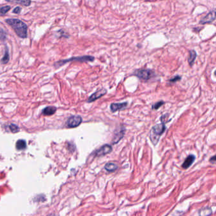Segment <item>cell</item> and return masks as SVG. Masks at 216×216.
<instances>
[{
	"mask_svg": "<svg viewBox=\"0 0 216 216\" xmlns=\"http://www.w3.org/2000/svg\"><path fill=\"white\" fill-rule=\"evenodd\" d=\"M5 22L14 29L19 37L22 39L27 37L28 27L24 22L17 18H7L5 20Z\"/></svg>",
	"mask_w": 216,
	"mask_h": 216,
	"instance_id": "obj_1",
	"label": "cell"
},
{
	"mask_svg": "<svg viewBox=\"0 0 216 216\" xmlns=\"http://www.w3.org/2000/svg\"><path fill=\"white\" fill-rule=\"evenodd\" d=\"M166 130V127L165 124L163 123L156 124L152 127V129L150 133V139L154 146L156 145L159 141L160 136L164 133Z\"/></svg>",
	"mask_w": 216,
	"mask_h": 216,
	"instance_id": "obj_2",
	"label": "cell"
},
{
	"mask_svg": "<svg viewBox=\"0 0 216 216\" xmlns=\"http://www.w3.org/2000/svg\"><path fill=\"white\" fill-rule=\"evenodd\" d=\"M95 60V57L92 56H78V57H73L67 60H63L58 61L56 64H59V66H62V65L67 63L70 61H80V62H93Z\"/></svg>",
	"mask_w": 216,
	"mask_h": 216,
	"instance_id": "obj_3",
	"label": "cell"
},
{
	"mask_svg": "<svg viewBox=\"0 0 216 216\" xmlns=\"http://www.w3.org/2000/svg\"><path fill=\"white\" fill-rule=\"evenodd\" d=\"M134 75L143 80H148L153 75V71L150 69H139L134 71Z\"/></svg>",
	"mask_w": 216,
	"mask_h": 216,
	"instance_id": "obj_4",
	"label": "cell"
},
{
	"mask_svg": "<svg viewBox=\"0 0 216 216\" xmlns=\"http://www.w3.org/2000/svg\"><path fill=\"white\" fill-rule=\"evenodd\" d=\"M82 121L81 116L79 115L72 116L67 120V125L69 128H76L79 126Z\"/></svg>",
	"mask_w": 216,
	"mask_h": 216,
	"instance_id": "obj_5",
	"label": "cell"
},
{
	"mask_svg": "<svg viewBox=\"0 0 216 216\" xmlns=\"http://www.w3.org/2000/svg\"><path fill=\"white\" fill-rule=\"evenodd\" d=\"M215 20V10L213 9L211 11H209L208 14L203 17L199 22V23L201 25L210 24L212 23Z\"/></svg>",
	"mask_w": 216,
	"mask_h": 216,
	"instance_id": "obj_6",
	"label": "cell"
},
{
	"mask_svg": "<svg viewBox=\"0 0 216 216\" xmlns=\"http://www.w3.org/2000/svg\"><path fill=\"white\" fill-rule=\"evenodd\" d=\"M112 151V147L109 144H105L102 146L100 149H97L94 152V155L96 157H101L110 154Z\"/></svg>",
	"mask_w": 216,
	"mask_h": 216,
	"instance_id": "obj_7",
	"label": "cell"
},
{
	"mask_svg": "<svg viewBox=\"0 0 216 216\" xmlns=\"http://www.w3.org/2000/svg\"><path fill=\"white\" fill-rule=\"evenodd\" d=\"M107 90L106 89H105V88H102L100 90H98L96 91L95 93H93L88 98L87 102L89 103L93 102L96 101L97 99H100V97H102L104 95H105L107 94Z\"/></svg>",
	"mask_w": 216,
	"mask_h": 216,
	"instance_id": "obj_8",
	"label": "cell"
},
{
	"mask_svg": "<svg viewBox=\"0 0 216 216\" xmlns=\"http://www.w3.org/2000/svg\"><path fill=\"white\" fill-rule=\"evenodd\" d=\"M128 105L127 102H121V103H112L110 105V110L112 112L114 113L117 111H120L125 109Z\"/></svg>",
	"mask_w": 216,
	"mask_h": 216,
	"instance_id": "obj_9",
	"label": "cell"
},
{
	"mask_svg": "<svg viewBox=\"0 0 216 216\" xmlns=\"http://www.w3.org/2000/svg\"><path fill=\"white\" fill-rule=\"evenodd\" d=\"M125 132H126V129L124 128H121L117 132H115V133H114V136L113 137L112 143L116 144L119 142L124 137V135H125Z\"/></svg>",
	"mask_w": 216,
	"mask_h": 216,
	"instance_id": "obj_10",
	"label": "cell"
},
{
	"mask_svg": "<svg viewBox=\"0 0 216 216\" xmlns=\"http://www.w3.org/2000/svg\"><path fill=\"white\" fill-rule=\"evenodd\" d=\"M195 161V156L193 154L189 155L185 160L184 162L182 163V167L184 169H188L192 165V164Z\"/></svg>",
	"mask_w": 216,
	"mask_h": 216,
	"instance_id": "obj_11",
	"label": "cell"
},
{
	"mask_svg": "<svg viewBox=\"0 0 216 216\" xmlns=\"http://www.w3.org/2000/svg\"><path fill=\"white\" fill-rule=\"evenodd\" d=\"M5 1L10 3L19 4L24 6H29L31 4V0H5Z\"/></svg>",
	"mask_w": 216,
	"mask_h": 216,
	"instance_id": "obj_12",
	"label": "cell"
},
{
	"mask_svg": "<svg viewBox=\"0 0 216 216\" xmlns=\"http://www.w3.org/2000/svg\"><path fill=\"white\" fill-rule=\"evenodd\" d=\"M56 108L53 106H48L43 110V114L45 116L53 115L56 112Z\"/></svg>",
	"mask_w": 216,
	"mask_h": 216,
	"instance_id": "obj_13",
	"label": "cell"
},
{
	"mask_svg": "<svg viewBox=\"0 0 216 216\" xmlns=\"http://www.w3.org/2000/svg\"><path fill=\"white\" fill-rule=\"evenodd\" d=\"M196 56H197V54H196V52L195 50L189 51L188 60V63L190 66H192V65L193 64V63L196 60Z\"/></svg>",
	"mask_w": 216,
	"mask_h": 216,
	"instance_id": "obj_14",
	"label": "cell"
},
{
	"mask_svg": "<svg viewBox=\"0 0 216 216\" xmlns=\"http://www.w3.org/2000/svg\"><path fill=\"white\" fill-rule=\"evenodd\" d=\"M117 168L118 166L117 165V164L112 162L107 163L105 166V169L108 172H114L117 169Z\"/></svg>",
	"mask_w": 216,
	"mask_h": 216,
	"instance_id": "obj_15",
	"label": "cell"
},
{
	"mask_svg": "<svg viewBox=\"0 0 216 216\" xmlns=\"http://www.w3.org/2000/svg\"><path fill=\"white\" fill-rule=\"evenodd\" d=\"M212 213V208L211 207H204L201 208L198 212L200 216H209Z\"/></svg>",
	"mask_w": 216,
	"mask_h": 216,
	"instance_id": "obj_16",
	"label": "cell"
},
{
	"mask_svg": "<svg viewBox=\"0 0 216 216\" xmlns=\"http://www.w3.org/2000/svg\"><path fill=\"white\" fill-rule=\"evenodd\" d=\"M10 60V55H9V50L7 47V45H5V54L2 59L1 62L2 64H6Z\"/></svg>",
	"mask_w": 216,
	"mask_h": 216,
	"instance_id": "obj_17",
	"label": "cell"
},
{
	"mask_svg": "<svg viewBox=\"0 0 216 216\" xmlns=\"http://www.w3.org/2000/svg\"><path fill=\"white\" fill-rule=\"evenodd\" d=\"M16 149L18 150H25L27 147L26 145V142L24 140H18L16 143Z\"/></svg>",
	"mask_w": 216,
	"mask_h": 216,
	"instance_id": "obj_18",
	"label": "cell"
},
{
	"mask_svg": "<svg viewBox=\"0 0 216 216\" xmlns=\"http://www.w3.org/2000/svg\"><path fill=\"white\" fill-rule=\"evenodd\" d=\"M11 10V6L9 5L3 6L0 7V16H4Z\"/></svg>",
	"mask_w": 216,
	"mask_h": 216,
	"instance_id": "obj_19",
	"label": "cell"
},
{
	"mask_svg": "<svg viewBox=\"0 0 216 216\" xmlns=\"http://www.w3.org/2000/svg\"><path fill=\"white\" fill-rule=\"evenodd\" d=\"M6 38H7V34L6 32L2 29L0 27V41H5Z\"/></svg>",
	"mask_w": 216,
	"mask_h": 216,
	"instance_id": "obj_20",
	"label": "cell"
},
{
	"mask_svg": "<svg viewBox=\"0 0 216 216\" xmlns=\"http://www.w3.org/2000/svg\"><path fill=\"white\" fill-rule=\"evenodd\" d=\"M9 129L11 131V132L12 133H17L18 132H19V127L16 125H14V124H10V125H9Z\"/></svg>",
	"mask_w": 216,
	"mask_h": 216,
	"instance_id": "obj_21",
	"label": "cell"
},
{
	"mask_svg": "<svg viewBox=\"0 0 216 216\" xmlns=\"http://www.w3.org/2000/svg\"><path fill=\"white\" fill-rule=\"evenodd\" d=\"M165 104V102L163 101H159V102H157L156 103H155L154 104H153L152 106V109H154V110H157L159 109L162 106H163V104Z\"/></svg>",
	"mask_w": 216,
	"mask_h": 216,
	"instance_id": "obj_22",
	"label": "cell"
},
{
	"mask_svg": "<svg viewBox=\"0 0 216 216\" xmlns=\"http://www.w3.org/2000/svg\"><path fill=\"white\" fill-rule=\"evenodd\" d=\"M181 79V77H180L179 75H177L176 77H174L172 78H171V79H170L169 82L171 83H176V82L180 80Z\"/></svg>",
	"mask_w": 216,
	"mask_h": 216,
	"instance_id": "obj_23",
	"label": "cell"
},
{
	"mask_svg": "<svg viewBox=\"0 0 216 216\" xmlns=\"http://www.w3.org/2000/svg\"><path fill=\"white\" fill-rule=\"evenodd\" d=\"M21 11H22V8L20 7V6H17V7H15L14 10H13L12 12L17 15H19L21 13Z\"/></svg>",
	"mask_w": 216,
	"mask_h": 216,
	"instance_id": "obj_24",
	"label": "cell"
},
{
	"mask_svg": "<svg viewBox=\"0 0 216 216\" xmlns=\"http://www.w3.org/2000/svg\"><path fill=\"white\" fill-rule=\"evenodd\" d=\"M57 32H58V33H60V36L61 37H67V38H68L69 37V36L66 33V32H65L62 29H60V30H58Z\"/></svg>",
	"mask_w": 216,
	"mask_h": 216,
	"instance_id": "obj_25",
	"label": "cell"
},
{
	"mask_svg": "<svg viewBox=\"0 0 216 216\" xmlns=\"http://www.w3.org/2000/svg\"><path fill=\"white\" fill-rule=\"evenodd\" d=\"M210 161L212 164H215V156L214 155L213 157H212V158L210 159V161Z\"/></svg>",
	"mask_w": 216,
	"mask_h": 216,
	"instance_id": "obj_26",
	"label": "cell"
},
{
	"mask_svg": "<svg viewBox=\"0 0 216 216\" xmlns=\"http://www.w3.org/2000/svg\"><path fill=\"white\" fill-rule=\"evenodd\" d=\"M145 1H146V2H150V0H145Z\"/></svg>",
	"mask_w": 216,
	"mask_h": 216,
	"instance_id": "obj_27",
	"label": "cell"
}]
</instances>
